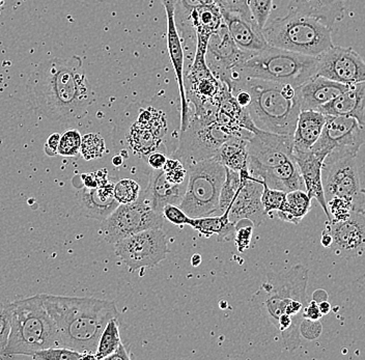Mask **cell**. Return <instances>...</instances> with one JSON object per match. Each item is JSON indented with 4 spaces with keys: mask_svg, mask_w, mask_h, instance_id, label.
I'll return each instance as SVG.
<instances>
[{
    "mask_svg": "<svg viewBox=\"0 0 365 360\" xmlns=\"http://www.w3.org/2000/svg\"><path fill=\"white\" fill-rule=\"evenodd\" d=\"M26 93L34 110L59 122L86 115L95 100L82 59L77 56L40 63L29 76Z\"/></svg>",
    "mask_w": 365,
    "mask_h": 360,
    "instance_id": "cell-1",
    "label": "cell"
},
{
    "mask_svg": "<svg viewBox=\"0 0 365 360\" xmlns=\"http://www.w3.org/2000/svg\"><path fill=\"white\" fill-rule=\"evenodd\" d=\"M45 309L56 323L61 346L95 359L103 330L118 319L115 303L96 298L66 297L41 294Z\"/></svg>",
    "mask_w": 365,
    "mask_h": 360,
    "instance_id": "cell-2",
    "label": "cell"
},
{
    "mask_svg": "<svg viewBox=\"0 0 365 360\" xmlns=\"http://www.w3.org/2000/svg\"><path fill=\"white\" fill-rule=\"evenodd\" d=\"M232 86H239L250 95L246 107L257 129L279 135L293 136L301 111L298 88L291 84L238 77Z\"/></svg>",
    "mask_w": 365,
    "mask_h": 360,
    "instance_id": "cell-3",
    "label": "cell"
},
{
    "mask_svg": "<svg viewBox=\"0 0 365 360\" xmlns=\"http://www.w3.org/2000/svg\"><path fill=\"white\" fill-rule=\"evenodd\" d=\"M11 331L1 359L33 357L44 349L61 347L53 319L45 309L41 294L10 303Z\"/></svg>",
    "mask_w": 365,
    "mask_h": 360,
    "instance_id": "cell-4",
    "label": "cell"
},
{
    "mask_svg": "<svg viewBox=\"0 0 365 360\" xmlns=\"http://www.w3.org/2000/svg\"><path fill=\"white\" fill-rule=\"evenodd\" d=\"M309 270L296 265L287 271L270 273L259 291L251 298L253 309L267 325L277 327L282 316L287 314L302 322L303 311L307 304V284Z\"/></svg>",
    "mask_w": 365,
    "mask_h": 360,
    "instance_id": "cell-5",
    "label": "cell"
},
{
    "mask_svg": "<svg viewBox=\"0 0 365 360\" xmlns=\"http://www.w3.org/2000/svg\"><path fill=\"white\" fill-rule=\"evenodd\" d=\"M318 63V56H304L269 46L240 63L234 71L232 81L238 77H244L291 84L294 88H299L316 76Z\"/></svg>",
    "mask_w": 365,
    "mask_h": 360,
    "instance_id": "cell-6",
    "label": "cell"
},
{
    "mask_svg": "<svg viewBox=\"0 0 365 360\" xmlns=\"http://www.w3.org/2000/svg\"><path fill=\"white\" fill-rule=\"evenodd\" d=\"M262 31L269 46L304 56H319L333 46L329 27L294 11H289L284 17L269 20Z\"/></svg>",
    "mask_w": 365,
    "mask_h": 360,
    "instance_id": "cell-7",
    "label": "cell"
},
{
    "mask_svg": "<svg viewBox=\"0 0 365 360\" xmlns=\"http://www.w3.org/2000/svg\"><path fill=\"white\" fill-rule=\"evenodd\" d=\"M225 180V166L216 159L189 166L188 183L180 208L191 218L215 215Z\"/></svg>",
    "mask_w": 365,
    "mask_h": 360,
    "instance_id": "cell-8",
    "label": "cell"
},
{
    "mask_svg": "<svg viewBox=\"0 0 365 360\" xmlns=\"http://www.w3.org/2000/svg\"><path fill=\"white\" fill-rule=\"evenodd\" d=\"M357 154L348 150H333L324 159L322 182L326 200H348L354 210L364 209L365 189L360 183Z\"/></svg>",
    "mask_w": 365,
    "mask_h": 360,
    "instance_id": "cell-9",
    "label": "cell"
},
{
    "mask_svg": "<svg viewBox=\"0 0 365 360\" xmlns=\"http://www.w3.org/2000/svg\"><path fill=\"white\" fill-rule=\"evenodd\" d=\"M164 217L150 206L148 198L139 195L130 204H120L113 213L102 221L103 238L109 245L150 229H162Z\"/></svg>",
    "mask_w": 365,
    "mask_h": 360,
    "instance_id": "cell-10",
    "label": "cell"
},
{
    "mask_svg": "<svg viewBox=\"0 0 365 360\" xmlns=\"http://www.w3.org/2000/svg\"><path fill=\"white\" fill-rule=\"evenodd\" d=\"M234 136L232 132L217 123L205 124L195 118H191L188 128L181 132L179 148L171 155L189 166L200 161L215 158L219 148Z\"/></svg>",
    "mask_w": 365,
    "mask_h": 360,
    "instance_id": "cell-11",
    "label": "cell"
},
{
    "mask_svg": "<svg viewBox=\"0 0 365 360\" xmlns=\"http://www.w3.org/2000/svg\"><path fill=\"white\" fill-rule=\"evenodd\" d=\"M115 254L131 271L158 265L168 257V236L162 229H150L115 243Z\"/></svg>",
    "mask_w": 365,
    "mask_h": 360,
    "instance_id": "cell-12",
    "label": "cell"
},
{
    "mask_svg": "<svg viewBox=\"0 0 365 360\" xmlns=\"http://www.w3.org/2000/svg\"><path fill=\"white\" fill-rule=\"evenodd\" d=\"M248 172L257 180L293 159V136L269 133L257 129L248 140Z\"/></svg>",
    "mask_w": 365,
    "mask_h": 360,
    "instance_id": "cell-13",
    "label": "cell"
},
{
    "mask_svg": "<svg viewBox=\"0 0 365 360\" xmlns=\"http://www.w3.org/2000/svg\"><path fill=\"white\" fill-rule=\"evenodd\" d=\"M365 145V128L350 116L326 115L318 141L310 151L325 159L333 150H348L357 154Z\"/></svg>",
    "mask_w": 365,
    "mask_h": 360,
    "instance_id": "cell-14",
    "label": "cell"
},
{
    "mask_svg": "<svg viewBox=\"0 0 365 360\" xmlns=\"http://www.w3.org/2000/svg\"><path fill=\"white\" fill-rule=\"evenodd\" d=\"M251 56L253 54L237 46L223 21L220 29L210 36L205 51V63L214 76L230 88L235 69Z\"/></svg>",
    "mask_w": 365,
    "mask_h": 360,
    "instance_id": "cell-15",
    "label": "cell"
},
{
    "mask_svg": "<svg viewBox=\"0 0 365 360\" xmlns=\"http://www.w3.org/2000/svg\"><path fill=\"white\" fill-rule=\"evenodd\" d=\"M318 58V76L326 77L344 86L365 81L364 59L353 48L333 45Z\"/></svg>",
    "mask_w": 365,
    "mask_h": 360,
    "instance_id": "cell-16",
    "label": "cell"
},
{
    "mask_svg": "<svg viewBox=\"0 0 365 360\" xmlns=\"http://www.w3.org/2000/svg\"><path fill=\"white\" fill-rule=\"evenodd\" d=\"M240 173L241 185L238 193L228 208V220L239 225L240 221L250 220L255 227H259L266 220L268 214L262 202V183L248 172V166Z\"/></svg>",
    "mask_w": 365,
    "mask_h": 360,
    "instance_id": "cell-17",
    "label": "cell"
},
{
    "mask_svg": "<svg viewBox=\"0 0 365 360\" xmlns=\"http://www.w3.org/2000/svg\"><path fill=\"white\" fill-rule=\"evenodd\" d=\"M333 242L331 250L336 256L356 257L365 252V210L353 211L344 220L327 221Z\"/></svg>",
    "mask_w": 365,
    "mask_h": 360,
    "instance_id": "cell-18",
    "label": "cell"
},
{
    "mask_svg": "<svg viewBox=\"0 0 365 360\" xmlns=\"http://www.w3.org/2000/svg\"><path fill=\"white\" fill-rule=\"evenodd\" d=\"M164 131L165 120L161 113L154 109L145 110L139 115L138 122L131 127L128 141L134 154L147 156L158 148Z\"/></svg>",
    "mask_w": 365,
    "mask_h": 360,
    "instance_id": "cell-19",
    "label": "cell"
},
{
    "mask_svg": "<svg viewBox=\"0 0 365 360\" xmlns=\"http://www.w3.org/2000/svg\"><path fill=\"white\" fill-rule=\"evenodd\" d=\"M221 13L230 38L240 49L255 54L269 47L262 29L253 18L237 12L221 11Z\"/></svg>",
    "mask_w": 365,
    "mask_h": 360,
    "instance_id": "cell-20",
    "label": "cell"
},
{
    "mask_svg": "<svg viewBox=\"0 0 365 360\" xmlns=\"http://www.w3.org/2000/svg\"><path fill=\"white\" fill-rule=\"evenodd\" d=\"M113 191L114 184L110 181L96 188L83 187L78 192V204L83 216L101 221L108 217L120 205L114 198Z\"/></svg>",
    "mask_w": 365,
    "mask_h": 360,
    "instance_id": "cell-21",
    "label": "cell"
},
{
    "mask_svg": "<svg viewBox=\"0 0 365 360\" xmlns=\"http://www.w3.org/2000/svg\"><path fill=\"white\" fill-rule=\"evenodd\" d=\"M348 86L316 75L298 88L301 110H318L319 107L339 97Z\"/></svg>",
    "mask_w": 365,
    "mask_h": 360,
    "instance_id": "cell-22",
    "label": "cell"
},
{
    "mask_svg": "<svg viewBox=\"0 0 365 360\" xmlns=\"http://www.w3.org/2000/svg\"><path fill=\"white\" fill-rule=\"evenodd\" d=\"M318 111L325 115L350 116L365 128V81L349 86L339 97L319 107Z\"/></svg>",
    "mask_w": 365,
    "mask_h": 360,
    "instance_id": "cell-23",
    "label": "cell"
},
{
    "mask_svg": "<svg viewBox=\"0 0 365 360\" xmlns=\"http://www.w3.org/2000/svg\"><path fill=\"white\" fill-rule=\"evenodd\" d=\"M293 157L304 182L305 191L312 200L314 198L318 200L327 216V220H330L327 200H326L323 182H322V166H323L324 159L312 151L297 153L293 154Z\"/></svg>",
    "mask_w": 365,
    "mask_h": 360,
    "instance_id": "cell-24",
    "label": "cell"
},
{
    "mask_svg": "<svg viewBox=\"0 0 365 360\" xmlns=\"http://www.w3.org/2000/svg\"><path fill=\"white\" fill-rule=\"evenodd\" d=\"M185 191H186V186H184V183H170L166 179L163 170H153L148 178L147 189L143 195L148 198L152 208L157 213L162 214L166 205L180 206L184 197Z\"/></svg>",
    "mask_w": 365,
    "mask_h": 360,
    "instance_id": "cell-25",
    "label": "cell"
},
{
    "mask_svg": "<svg viewBox=\"0 0 365 360\" xmlns=\"http://www.w3.org/2000/svg\"><path fill=\"white\" fill-rule=\"evenodd\" d=\"M326 122V115L321 111L301 110L293 134V154L310 151L318 141Z\"/></svg>",
    "mask_w": 365,
    "mask_h": 360,
    "instance_id": "cell-26",
    "label": "cell"
},
{
    "mask_svg": "<svg viewBox=\"0 0 365 360\" xmlns=\"http://www.w3.org/2000/svg\"><path fill=\"white\" fill-rule=\"evenodd\" d=\"M289 11L309 16L332 29L344 14V0H289Z\"/></svg>",
    "mask_w": 365,
    "mask_h": 360,
    "instance_id": "cell-27",
    "label": "cell"
},
{
    "mask_svg": "<svg viewBox=\"0 0 365 360\" xmlns=\"http://www.w3.org/2000/svg\"><path fill=\"white\" fill-rule=\"evenodd\" d=\"M202 236L210 238L216 235L218 242H230L236 236L238 225L228 220L227 212L219 216H207V217L190 218L188 225Z\"/></svg>",
    "mask_w": 365,
    "mask_h": 360,
    "instance_id": "cell-28",
    "label": "cell"
},
{
    "mask_svg": "<svg viewBox=\"0 0 365 360\" xmlns=\"http://www.w3.org/2000/svg\"><path fill=\"white\" fill-rule=\"evenodd\" d=\"M189 27L195 36H211L223 24L222 13L215 2L196 6L188 18Z\"/></svg>",
    "mask_w": 365,
    "mask_h": 360,
    "instance_id": "cell-29",
    "label": "cell"
},
{
    "mask_svg": "<svg viewBox=\"0 0 365 360\" xmlns=\"http://www.w3.org/2000/svg\"><path fill=\"white\" fill-rule=\"evenodd\" d=\"M250 138L245 136L234 135L228 138L217 152L215 158L225 168L235 172H241L247 168V145Z\"/></svg>",
    "mask_w": 365,
    "mask_h": 360,
    "instance_id": "cell-30",
    "label": "cell"
},
{
    "mask_svg": "<svg viewBox=\"0 0 365 360\" xmlns=\"http://www.w3.org/2000/svg\"><path fill=\"white\" fill-rule=\"evenodd\" d=\"M312 209V198L304 190L287 192L282 207L277 210L279 220L285 222L298 225Z\"/></svg>",
    "mask_w": 365,
    "mask_h": 360,
    "instance_id": "cell-31",
    "label": "cell"
},
{
    "mask_svg": "<svg viewBox=\"0 0 365 360\" xmlns=\"http://www.w3.org/2000/svg\"><path fill=\"white\" fill-rule=\"evenodd\" d=\"M118 320V319H111L105 326L101 336H100L99 343H98L95 359H106L109 355L113 354L122 343Z\"/></svg>",
    "mask_w": 365,
    "mask_h": 360,
    "instance_id": "cell-32",
    "label": "cell"
},
{
    "mask_svg": "<svg viewBox=\"0 0 365 360\" xmlns=\"http://www.w3.org/2000/svg\"><path fill=\"white\" fill-rule=\"evenodd\" d=\"M241 185V177L239 172L225 168V180L221 188L220 198H219V213H225L230 208L232 200L238 193Z\"/></svg>",
    "mask_w": 365,
    "mask_h": 360,
    "instance_id": "cell-33",
    "label": "cell"
},
{
    "mask_svg": "<svg viewBox=\"0 0 365 360\" xmlns=\"http://www.w3.org/2000/svg\"><path fill=\"white\" fill-rule=\"evenodd\" d=\"M105 152H106V145L101 135L88 133L82 136L80 154L83 157L84 160L91 161L102 158Z\"/></svg>",
    "mask_w": 365,
    "mask_h": 360,
    "instance_id": "cell-34",
    "label": "cell"
},
{
    "mask_svg": "<svg viewBox=\"0 0 365 360\" xmlns=\"http://www.w3.org/2000/svg\"><path fill=\"white\" fill-rule=\"evenodd\" d=\"M114 198L118 204L135 202L140 195V186L132 179H123L114 184Z\"/></svg>",
    "mask_w": 365,
    "mask_h": 360,
    "instance_id": "cell-35",
    "label": "cell"
},
{
    "mask_svg": "<svg viewBox=\"0 0 365 360\" xmlns=\"http://www.w3.org/2000/svg\"><path fill=\"white\" fill-rule=\"evenodd\" d=\"M82 136L78 130L66 131L61 136L58 145V155L63 157H75L80 154Z\"/></svg>",
    "mask_w": 365,
    "mask_h": 360,
    "instance_id": "cell-36",
    "label": "cell"
},
{
    "mask_svg": "<svg viewBox=\"0 0 365 360\" xmlns=\"http://www.w3.org/2000/svg\"><path fill=\"white\" fill-rule=\"evenodd\" d=\"M31 359L36 360H77L84 359V355L65 347H53L38 351Z\"/></svg>",
    "mask_w": 365,
    "mask_h": 360,
    "instance_id": "cell-37",
    "label": "cell"
},
{
    "mask_svg": "<svg viewBox=\"0 0 365 360\" xmlns=\"http://www.w3.org/2000/svg\"><path fill=\"white\" fill-rule=\"evenodd\" d=\"M247 6L259 29H264L272 12L273 0H247Z\"/></svg>",
    "mask_w": 365,
    "mask_h": 360,
    "instance_id": "cell-38",
    "label": "cell"
},
{
    "mask_svg": "<svg viewBox=\"0 0 365 360\" xmlns=\"http://www.w3.org/2000/svg\"><path fill=\"white\" fill-rule=\"evenodd\" d=\"M262 202L266 213L277 211L284 202L287 192L277 189L270 188L264 182H262Z\"/></svg>",
    "mask_w": 365,
    "mask_h": 360,
    "instance_id": "cell-39",
    "label": "cell"
},
{
    "mask_svg": "<svg viewBox=\"0 0 365 360\" xmlns=\"http://www.w3.org/2000/svg\"><path fill=\"white\" fill-rule=\"evenodd\" d=\"M162 170L165 174L166 179L170 183L182 184L188 179V170L185 168L181 161L178 160L177 158H173V157L168 158Z\"/></svg>",
    "mask_w": 365,
    "mask_h": 360,
    "instance_id": "cell-40",
    "label": "cell"
},
{
    "mask_svg": "<svg viewBox=\"0 0 365 360\" xmlns=\"http://www.w3.org/2000/svg\"><path fill=\"white\" fill-rule=\"evenodd\" d=\"M328 211H329L330 220H344L351 215L354 210L352 205L348 200L334 197L327 200ZM328 220V221H330Z\"/></svg>",
    "mask_w": 365,
    "mask_h": 360,
    "instance_id": "cell-41",
    "label": "cell"
},
{
    "mask_svg": "<svg viewBox=\"0 0 365 360\" xmlns=\"http://www.w3.org/2000/svg\"><path fill=\"white\" fill-rule=\"evenodd\" d=\"M11 331L10 303L0 302V359L8 345Z\"/></svg>",
    "mask_w": 365,
    "mask_h": 360,
    "instance_id": "cell-42",
    "label": "cell"
},
{
    "mask_svg": "<svg viewBox=\"0 0 365 360\" xmlns=\"http://www.w3.org/2000/svg\"><path fill=\"white\" fill-rule=\"evenodd\" d=\"M221 11L237 12L252 18L247 6V0H213Z\"/></svg>",
    "mask_w": 365,
    "mask_h": 360,
    "instance_id": "cell-43",
    "label": "cell"
},
{
    "mask_svg": "<svg viewBox=\"0 0 365 360\" xmlns=\"http://www.w3.org/2000/svg\"><path fill=\"white\" fill-rule=\"evenodd\" d=\"M162 214L165 220L175 225H187L191 218L177 205H166Z\"/></svg>",
    "mask_w": 365,
    "mask_h": 360,
    "instance_id": "cell-44",
    "label": "cell"
},
{
    "mask_svg": "<svg viewBox=\"0 0 365 360\" xmlns=\"http://www.w3.org/2000/svg\"><path fill=\"white\" fill-rule=\"evenodd\" d=\"M322 324L319 321H312L309 319H303L300 325V334L304 339H318L322 334Z\"/></svg>",
    "mask_w": 365,
    "mask_h": 360,
    "instance_id": "cell-45",
    "label": "cell"
},
{
    "mask_svg": "<svg viewBox=\"0 0 365 360\" xmlns=\"http://www.w3.org/2000/svg\"><path fill=\"white\" fill-rule=\"evenodd\" d=\"M252 227H245L237 229L235 242L240 252H245L250 247L251 238H252Z\"/></svg>",
    "mask_w": 365,
    "mask_h": 360,
    "instance_id": "cell-46",
    "label": "cell"
},
{
    "mask_svg": "<svg viewBox=\"0 0 365 360\" xmlns=\"http://www.w3.org/2000/svg\"><path fill=\"white\" fill-rule=\"evenodd\" d=\"M61 136V134L53 133L48 138L44 145V151L48 156L54 157L58 155V145Z\"/></svg>",
    "mask_w": 365,
    "mask_h": 360,
    "instance_id": "cell-47",
    "label": "cell"
},
{
    "mask_svg": "<svg viewBox=\"0 0 365 360\" xmlns=\"http://www.w3.org/2000/svg\"><path fill=\"white\" fill-rule=\"evenodd\" d=\"M322 317H323V314H322L321 311H319L318 302H314V300L308 302L307 307H305L304 311H303V319L319 321Z\"/></svg>",
    "mask_w": 365,
    "mask_h": 360,
    "instance_id": "cell-48",
    "label": "cell"
},
{
    "mask_svg": "<svg viewBox=\"0 0 365 360\" xmlns=\"http://www.w3.org/2000/svg\"><path fill=\"white\" fill-rule=\"evenodd\" d=\"M166 160H168V157L165 156V154L154 151L148 155V163L152 168V170H162Z\"/></svg>",
    "mask_w": 365,
    "mask_h": 360,
    "instance_id": "cell-49",
    "label": "cell"
},
{
    "mask_svg": "<svg viewBox=\"0 0 365 360\" xmlns=\"http://www.w3.org/2000/svg\"><path fill=\"white\" fill-rule=\"evenodd\" d=\"M106 359L114 360V359H123V360H129L130 356L128 354L127 350H125V346L123 345V343H120V345L118 346V348L116 349L115 351L113 353V354L109 355Z\"/></svg>",
    "mask_w": 365,
    "mask_h": 360,
    "instance_id": "cell-50",
    "label": "cell"
},
{
    "mask_svg": "<svg viewBox=\"0 0 365 360\" xmlns=\"http://www.w3.org/2000/svg\"><path fill=\"white\" fill-rule=\"evenodd\" d=\"M332 242L333 239L332 236H331L330 232L328 231L327 229L324 230V231L322 232L321 236L322 245H323L324 247L330 248L331 245H332Z\"/></svg>",
    "mask_w": 365,
    "mask_h": 360,
    "instance_id": "cell-51",
    "label": "cell"
},
{
    "mask_svg": "<svg viewBox=\"0 0 365 360\" xmlns=\"http://www.w3.org/2000/svg\"><path fill=\"white\" fill-rule=\"evenodd\" d=\"M312 300L318 303L328 300L327 292L325 290H317L314 292V295H312Z\"/></svg>",
    "mask_w": 365,
    "mask_h": 360,
    "instance_id": "cell-52",
    "label": "cell"
},
{
    "mask_svg": "<svg viewBox=\"0 0 365 360\" xmlns=\"http://www.w3.org/2000/svg\"><path fill=\"white\" fill-rule=\"evenodd\" d=\"M319 311H321L322 314L325 316V314H328L331 312V304L328 302V300H325V302H322L318 303Z\"/></svg>",
    "mask_w": 365,
    "mask_h": 360,
    "instance_id": "cell-53",
    "label": "cell"
},
{
    "mask_svg": "<svg viewBox=\"0 0 365 360\" xmlns=\"http://www.w3.org/2000/svg\"><path fill=\"white\" fill-rule=\"evenodd\" d=\"M200 263H202V257L197 254H193V257H191V264H192V266L197 267Z\"/></svg>",
    "mask_w": 365,
    "mask_h": 360,
    "instance_id": "cell-54",
    "label": "cell"
},
{
    "mask_svg": "<svg viewBox=\"0 0 365 360\" xmlns=\"http://www.w3.org/2000/svg\"><path fill=\"white\" fill-rule=\"evenodd\" d=\"M113 163L115 166H120L123 163V159L120 156H115L113 159Z\"/></svg>",
    "mask_w": 365,
    "mask_h": 360,
    "instance_id": "cell-55",
    "label": "cell"
},
{
    "mask_svg": "<svg viewBox=\"0 0 365 360\" xmlns=\"http://www.w3.org/2000/svg\"><path fill=\"white\" fill-rule=\"evenodd\" d=\"M4 0H0V9H1L2 6H4Z\"/></svg>",
    "mask_w": 365,
    "mask_h": 360,
    "instance_id": "cell-56",
    "label": "cell"
}]
</instances>
